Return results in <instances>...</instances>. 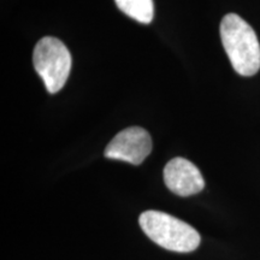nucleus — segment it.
<instances>
[{
	"label": "nucleus",
	"mask_w": 260,
	"mask_h": 260,
	"mask_svg": "<svg viewBox=\"0 0 260 260\" xmlns=\"http://www.w3.org/2000/svg\"><path fill=\"white\" fill-rule=\"evenodd\" d=\"M220 39L234 70L241 76H253L260 69V45L255 31L236 14L220 22Z\"/></svg>",
	"instance_id": "1"
},
{
	"label": "nucleus",
	"mask_w": 260,
	"mask_h": 260,
	"mask_svg": "<svg viewBox=\"0 0 260 260\" xmlns=\"http://www.w3.org/2000/svg\"><path fill=\"white\" fill-rule=\"evenodd\" d=\"M139 224L149 240L168 251L189 253L200 245L201 237L193 226L161 211H145Z\"/></svg>",
	"instance_id": "2"
},
{
	"label": "nucleus",
	"mask_w": 260,
	"mask_h": 260,
	"mask_svg": "<svg viewBox=\"0 0 260 260\" xmlns=\"http://www.w3.org/2000/svg\"><path fill=\"white\" fill-rule=\"evenodd\" d=\"M32 64L47 92L56 94L67 83L71 71V54L59 39L45 37L32 52Z\"/></svg>",
	"instance_id": "3"
},
{
	"label": "nucleus",
	"mask_w": 260,
	"mask_h": 260,
	"mask_svg": "<svg viewBox=\"0 0 260 260\" xmlns=\"http://www.w3.org/2000/svg\"><path fill=\"white\" fill-rule=\"evenodd\" d=\"M152 139L144 128L130 126L119 132L105 148L109 159L140 165L151 154Z\"/></svg>",
	"instance_id": "4"
},
{
	"label": "nucleus",
	"mask_w": 260,
	"mask_h": 260,
	"mask_svg": "<svg viewBox=\"0 0 260 260\" xmlns=\"http://www.w3.org/2000/svg\"><path fill=\"white\" fill-rule=\"evenodd\" d=\"M164 182L172 193L178 197H190L200 193L205 181L199 169L184 158H174L165 165Z\"/></svg>",
	"instance_id": "5"
},
{
	"label": "nucleus",
	"mask_w": 260,
	"mask_h": 260,
	"mask_svg": "<svg viewBox=\"0 0 260 260\" xmlns=\"http://www.w3.org/2000/svg\"><path fill=\"white\" fill-rule=\"evenodd\" d=\"M117 8L128 17L142 24H149L153 19V0H115Z\"/></svg>",
	"instance_id": "6"
}]
</instances>
